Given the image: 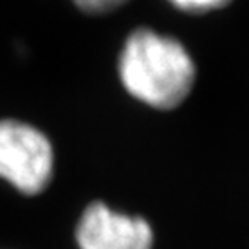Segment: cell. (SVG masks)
<instances>
[{"label": "cell", "instance_id": "obj_3", "mask_svg": "<svg viewBox=\"0 0 249 249\" xmlns=\"http://www.w3.org/2000/svg\"><path fill=\"white\" fill-rule=\"evenodd\" d=\"M80 249H152L154 232L147 220L114 211L104 202H92L76 225Z\"/></svg>", "mask_w": 249, "mask_h": 249}, {"label": "cell", "instance_id": "obj_5", "mask_svg": "<svg viewBox=\"0 0 249 249\" xmlns=\"http://www.w3.org/2000/svg\"><path fill=\"white\" fill-rule=\"evenodd\" d=\"M128 0H73V4L85 14H109L124 5Z\"/></svg>", "mask_w": 249, "mask_h": 249}, {"label": "cell", "instance_id": "obj_2", "mask_svg": "<svg viewBox=\"0 0 249 249\" xmlns=\"http://www.w3.org/2000/svg\"><path fill=\"white\" fill-rule=\"evenodd\" d=\"M54 168V147L42 130L18 120L0 121V180L36 196L51 185Z\"/></svg>", "mask_w": 249, "mask_h": 249}, {"label": "cell", "instance_id": "obj_4", "mask_svg": "<svg viewBox=\"0 0 249 249\" xmlns=\"http://www.w3.org/2000/svg\"><path fill=\"white\" fill-rule=\"evenodd\" d=\"M173 7L189 14H206L211 11L225 7L232 0H168Z\"/></svg>", "mask_w": 249, "mask_h": 249}, {"label": "cell", "instance_id": "obj_1", "mask_svg": "<svg viewBox=\"0 0 249 249\" xmlns=\"http://www.w3.org/2000/svg\"><path fill=\"white\" fill-rule=\"evenodd\" d=\"M118 74L133 99L152 109L170 111L191 95L197 70L180 40L139 28L124 40Z\"/></svg>", "mask_w": 249, "mask_h": 249}]
</instances>
